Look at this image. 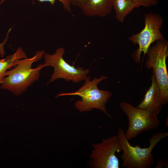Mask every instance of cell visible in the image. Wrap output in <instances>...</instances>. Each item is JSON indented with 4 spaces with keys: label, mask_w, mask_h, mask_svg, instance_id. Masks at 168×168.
Listing matches in <instances>:
<instances>
[{
    "label": "cell",
    "mask_w": 168,
    "mask_h": 168,
    "mask_svg": "<svg viewBox=\"0 0 168 168\" xmlns=\"http://www.w3.org/2000/svg\"><path fill=\"white\" fill-rule=\"evenodd\" d=\"M44 54V50L38 51L31 58L18 60L13 69L7 71L1 89L7 90L17 96L26 91L39 79L40 71L46 67L44 64H40L35 68H31L32 63L41 59Z\"/></svg>",
    "instance_id": "cell-1"
},
{
    "label": "cell",
    "mask_w": 168,
    "mask_h": 168,
    "mask_svg": "<svg viewBox=\"0 0 168 168\" xmlns=\"http://www.w3.org/2000/svg\"><path fill=\"white\" fill-rule=\"evenodd\" d=\"M125 132L119 128L117 136L120 143L123 153L122 166L126 168H149L154 162L152 153L153 148L163 138L168 136V132H160L153 134L148 139L150 146L142 148L138 145L132 146L126 139Z\"/></svg>",
    "instance_id": "cell-2"
},
{
    "label": "cell",
    "mask_w": 168,
    "mask_h": 168,
    "mask_svg": "<svg viewBox=\"0 0 168 168\" xmlns=\"http://www.w3.org/2000/svg\"><path fill=\"white\" fill-rule=\"evenodd\" d=\"M91 77L87 76L84 85L74 92L63 93L58 94L57 96H78L82 98L81 100L76 101L75 108L80 112L89 111L94 109L100 110L109 117L106 109L105 105L112 95L111 92L108 91L100 90L97 85L102 81L106 79L107 77L103 75L98 78H94L90 80Z\"/></svg>",
    "instance_id": "cell-3"
},
{
    "label": "cell",
    "mask_w": 168,
    "mask_h": 168,
    "mask_svg": "<svg viewBox=\"0 0 168 168\" xmlns=\"http://www.w3.org/2000/svg\"><path fill=\"white\" fill-rule=\"evenodd\" d=\"M145 63L148 69L152 68L159 86L163 105L168 102V73L166 61L168 56V42L158 40L149 48Z\"/></svg>",
    "instance_id": "cell-4"
},
{
    "label": "cell",
    "mask_w": 168,
    "mask_h": 168,
    "mask_svg": "<svg viewBox=\"0 0 168 168\" xmlns=\"http://www.w3.org/2000/svg\"><path fill=\"white\" fill-rule=\"evenodd\" d=\"M145 26L139 33L133 34L129 40L133 44H138V48L133 52L132 57L135 62L140 64L141 55L142 52L143 58L152 43L165 38L161 31L163 20L160 14L152 12L144 16Z\"/></svg>",
    "instance_id": "cell-5"
},
{
    "label": "cell",
    "mask_w": 168,
    "mask_h": 168,
    "mask_svg": "<svg viewBox=\"0 0 168 168\" xmlns=\"http://www.w3.org/2000/svg\"><path fill=\"white\" fill-rule=\"evenodd\" d=\"M119 106L127 116L129 124L125 134L128 141L136 137L142 132L157 128L160 124L158 114L147 110L122 102Z\"/></svg>",
    "instance_id": "cell-6"
},
{
    "label": "cell",
    "mask_w": 168,
    "mask_h": 168,
    "mask_svg": "<svg viewBox=\"0 0 168 168\" xmlns=\"http://www.w3.org/2000/svg\"><path fill=\"white\" fill-rule=\"evenodd\" d=\"M64 53V48L60 47L53 54H44V64L46 67L51 66L54 68V72L48 84L58 78L77 83L85 80L87 77L89 70L88 69L84 70L81 67L77 68L70 65L63 58Z\"/></svg>",
    "instance_id": "cell-7"
},
{
    "label": "cell",
    "mask_w": 168,
    "mask_h": 168,
    "mask_svg": "<svg viewBox=\"0 0 168 168\" xmlns=\"http://www.w3.org/2000/svg\"><path fill=\"white\" fill-rule=\"evenodd\" d=\"M93 147L90 158L95 168H119V162L115 155L122 151L117 135L103 139L101 142L92 144Z\"/></svg>",
    "instance_id": "cell-8"
},
{
    "label": "cell",
    "mask_w": 168,
    "mask_h": 168,
    "mask_svg": "<svg viewBox=\"0 0 168 168\" xmlns=\"http://www.w3.org/2000/svg\"><path fill=\"white\" fill-rule=\"evenodd\" d=\"M151 80V86L147 91L142 101L136 107L147 110L158 115L163 105L159 87L153 72Z\"/></svg>",
    "instance_id": "cell-9"
},
{
    "label": "cell",
    "mask_w": 168,
    "mask_h": 168,
    "mask_svg": "<svg viewBox=\"0 0 168 168\" xmlns=\"http://www.w3.org/2000/svg\"><path fill=\"white\" fill-rule=\"evenodd\" d=\"M114 0H83L81 10L89 17H105L110 14Z\"/></svg>",
    "instance_id": "cell-10"
},
{
    "label": "cell",
    "mask_w": 168,
    "mask_h": 168,
    "mask_svg": "<svg viewBox=\"0 0 168 168\" xmlns=\"http://www.w3.org/2000/svg\"><path fill=\"white\" fill-rule=\"evenodd\" d=\"M140 6L138 0H114L113 8L115 17L119 22L122 23L134 8Z\"/></svg>",
    "instance_id": "cell-11"
},
{
    "label": "cell",
    "mask_w": 168,
    "mask_h": 168,
    "mask_svg": "<svg viewBox=\"0 0 168 168\" xmlns=\"http://www.w3.org/2000/svg\"><path fill=\"white\" fill-rule=\"evenodd\" d=\"M27 56L21 47H19L12 54L0 59V84L2 82L8 69L15 66L18 60L27 58Z\"/></svg>",
    "instance_id": "cell-12"
},
{
    "label": "cell",
    "mask_w": 168,
    "mask_h": 168,
    "mask_svg": "<svg viewBox=\"0 0 168 168\" xmlns=\"http://www.w3.org/2000/svg\"><path fill=\"white\" fill-rule=\"evenodd\" d=\"M40 2H49L52 5H54L56 0H37ZM63 4L64 9L67 12L72 14L71 10V4L70 0H57Z\"/></svg>",
    "instance_id": "cell-13"
},
{
    "label": "cell",
    "mask_w": 168,
    "mask_h": 168,
    "mask_svg": "<svg viewBox=\"0 0 168 168\" xmlns=\"http://www.w3.org/2000/svg\"><path fill=\"white\" fill-rule=\"evenodd\" d=\"M159 0H139L140 6L149 7L158 4Z\"/></svg>",
    "instance_id": "cell-14"
},
{
    "label": "cell",
    "mask_w": 168,
    "mask_h": 168,
    "mask_svg": "<svg viewBox=\"0 0 168 168\" xmlns=\"http://www.w3.org/2000/svg\"><path fill=\"white\" fill-rule=\"evenodd\" d=\"M12 28H10L8 31L7 34V36L4 39L3 41L0 44V57H3L5 54V51L4 50V45L7 42L9 37V34Z\"/></svg>",
    "instance_id": "cell-15"
},
{
    "label": "cell",
    "mask_w": 168,
    "mask_h": 168,
    "mask_svg": "<svg viewBox=\"0 0 168 168\" xmlns=\"http://www.w3.org/2000/svg\"><path fill=\"white\" fill-rule=\"evenodd\" d=\"M71 5L81 9L83 0H70Z\"/></svg>",
    "instance_id": "cell-16"
},
{
    "label": "cell",
    "mask_w": 168,
    "mask_h": 168,
    "mask_svg": "<svg viewBox=\"0 0 168 168\" xmlns=\"http://www.w3.org/2000/svg\"><path fill=\"white\" fill-rule=\"evenodd\" d=\"M165 162L163 161L162 158L159 159L157 161V164L156 168H162L165 165Z\"/></svg>",
    "instance_id": "cell-17"
},
{
    "label": "cell",
    "mask_w": 168,
    "mask_h": 168,
    "mask_svg": "<svg viewBox=\"0 0 168 168\" xmlns=\"http://www.w3.org/2000/svg\"></svg>",
    "instance_id": "cell-18"
}]
</instances>
